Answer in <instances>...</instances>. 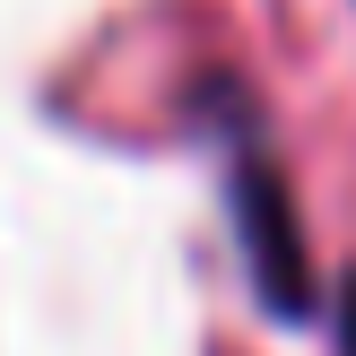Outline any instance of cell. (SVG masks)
<instances>
[{
  "label": "cell",
  "mask_w": 356,
  "mask_h": 356,
  "mask_svg": "<svg viewBox=\"0 0 356 356\" xmlns=\"http://www.w3.org/2000/svg\"><path fill=\"white\" fill-rule=\"evenodd\" d=\"M226 218H235L252 296L278 322H313L322 287H313V252H305V226H296V191L278 174V156L261 148V131H243V122H235V148H226Z\"/></svg>",
  "instance_id": "cell-1"
},
{
  "label": "cell",
  "mask_w": 356,
  "mask_h": 356,
  "mask_svg": "<svg viewBox=\"0 0 356 356\" xmlns=\"http://www.w3.org/2000/svg\"><path fill=\"white\" fill-rule=\"evenodd\" d=\"M330 339H339V356H356V270L339 278V296H330Z\"/></svg>",
  "instance_id": "cell-2"
}]
</instances>
